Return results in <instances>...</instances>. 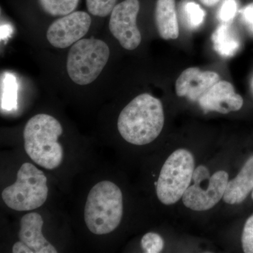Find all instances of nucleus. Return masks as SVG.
I'll use <instances>...</instances> for the list:
<instances>
[{"instance_id": "obj_8", "label": "nucleus", "mask_w": 253, "mask_h": 253, "mask_svg": "<svg viewBox=\"0 0 253 253\" xmlns=\"http://www.w3.org/2000/svg\"><path fill=\"white\" fill-rule=\"evenodd\" d=\"M91 23L89 14L85 11H73L58 18L46 32V38L51 46L64 49L72 46L89 31Z\"/></svg>"}, {"instance_id": "obj_26", "label": "nucleus", "mask_w": 253, "mask_h": 253, "mask_svg": "<svg viewBox=\"0 0 253 253\" xmlns=\"http://www.w3.org/2000/svg\"><path fill=\"white\" fill-rule=\"evenodd\" d=\"M252 85H253V84H252Z\"/></svg>"}, {"instance_id": "obj_24", "label": "nucleus", "mask_w": 253, "mask_h": 253, "mask_svg": "<svg viewBox=\"0 0 253 253\" xmlns=\"http://www.w3.org/2000/svg\"><path fill=\"white\" fill-rule=\"evenodd\" d=\"M199 1L208 7H212L217 5L221 0H199Z\"/></svg>"}, {"instance_id": "obj_15", "label": "nucleus", "mask_w": 253, "mask_h": 253, "mask_svg": "<svg viewBox=\"0 0 253 253\" xmlns=\"http://www.w3.org/2000/svg\"><path fill=\"white\" fill-rule=\"evenodd\" d=\"M212 45L216 52L224 57L236 54L241 46V40L237 32L230 23H222L212 36Z\"/></svg>"}, {"instance_id": "obj_6", "label": "nucleus", "mask_w": 253, "mask_h": 253, "mask_svg": "<svg viewBox=\"0 0 253 253\" xmlns=\"http://www.w3.org/2000/svg\"><path fill=\"white\" fill-rule=\"evenodd\" d=\"M195 169L193 155L186 149L173 152L163 165L156 186L159 201L172 205L183 197L189 187Z\"/></svg>"}, {"instance_id": "obj_11", "label": "nucleus", "mask_w": 253, "mask_h": 253, "mask_svg": "<svg viewBox=\"0 0 253 253\" xmlns=\"http://www.w3.org/2000/svg\"><path fill=\"white\" fill-rule=\"evenodd\" d=\"M219 81V76L217 73L189 68L183 71L176 80V94L179 97L199 101L203 94Z\"/></svg>"}, {"instance_id": "obj_7", "label": "nucleus", "mask_w": 253, "mask_h": 253, "mask_svg": "<svg viewBox=\"0 0 253 253\" xmlns=\"http://www.w3.org/2000/svg\"><path fill=\"white\" fill-rule=\"evenodd\" d=\"M139 9V0H125L116 5L110 16V31L126 50L136 49L141 42V33L136 24Z\"/></svg>"}, {"instance_id": "obj_25", "label": "nucleus", "mask_w": 253, "mask_h": 253, "mask_svg": "<svg viewBox=\"0 0 253 253\" xmlns=\"http://www.w3.org/2000/svg\"><path fill=\"white\" fill-rule=\"evenodd\" d=\"M252 198H253V193H252Z\"/></svg>"}, {"instance_id": "obj_2", "label": "nucleus", "mask_w": 253, "mask_h": 253, "mask_svg": "<svg viewBox=\"0 0 253 253\" xmlns=\"http://www.w3.org/2000/svg\"><path fill=\"white\" fill-rule=\"evenodd\" d=\"M63 127L58 120L47 114L32 117L23 131L24 148L32 161L46 169L59 167L63 150L59 138Z\"/></svg>"}, {"instance_id": "obj_1", "label": "nucleus", "mask_w": 253, "mask_h": 253, "mask_svg": "<svg viewBox=\"0 0 253 253\" xmlns=\"http://www.w3.org/2000/svg\"><path fill=\"white\" fill-rule=\"evenodd\" d=\"M164 123L161 100L149 94H141L120 113L118 129L125 140L141 146L150 144L160 135Z\"/></svg>"}, {"instance_id": "obj_21", "label": "nucleus", "mask_w": 253, "mask_h": 253, "mask_svg": "<svg viewBox=\"0 0 253 253\" xmlns=\"http://www.w3.org/2000/svg\"><path fill=\"white\" fill-rule=\"evenodd\" d=\"M237 4L236 0H224L218 12V18L222 23H229L236 16Z\"/></svg>"}, {"instance_id": "obj_16", "label": "nucleus", "mask_w": 253, "mask_h": 253, "mask_svg": "<svg viewBox=\"0 0 253 253\" xmlns=\"http://www.w3.org/2000/svg\"><path fill=\"white\" fill-rule=\"evenodd\" d=\"M42 9L51 16H64L77 8L80 0H38Z\"/></svg>"}, {"instance_id": "obj_12", "label": "nucleus", "mask_w": 253, "mask_h": 253, "mask_svg": "<svg viewBox=\"0 0 253 253\" xmlns=\"http://www.w3.org/2000/svg\"><path fill=\"white\" fill-rule=\"evenodd\" d=\"M42 217L37 212L23 216L20 222L18 238L27 245L34 253H56L58 251L42 234Z\"/></svg>"}, {"instance_id": "obj_9", "label": "nucleus", "mask_w": 253, "mask_h": 253, "mask_svg": "<svg viewBox=\"0 0 253 253\" xmlns=\"http://www.w3.org/2000/svg\"><path fill=\"white\" fill-rule=\"evenodd\" d=\"M229 182V174L225 171H218L211 176L206 187L198 182L189 186L184 193L182 201L186 207L195 211H206L220 201Z\"/></svg>"}, {"instance_id": "obj_17", "label": "nucleus", "mask_w": 253, "mask_h": 253, "mask_svg": "<svg viewBox=\"0 0 253 253\" xmlns=\"http://www.w3.org/2000/svg\"><path fill=\"white\" fill-rule=\"evenodd\" d=\"M117 0H86V8L91 15L106 17L111 14Z\"/></svg>"}, {"instance_id": "obj_20", "label": "nucleus", "mask_w": 253, "mask_h": 253, "mask_svg": "<svg viewBox=\"0 0 253 253\" xmlns=\"http://www.w3.org/2000/svg\"><path fill=\"white\" fill-rule=\"evenodd\" d=\"M241 242L244 253H253V214L245 223Z\"/></svg>"}, {"instance_id": "obj_19", "label": "nucleus", "mask_w": 253, "mask_h": 253, "mask_svg": "<svg viewBox=\"0 0 253 253\" xmlns=\"http://www.w3.org/2000/svg\"><path fill=\"white\" fill-rule=\"evenodd\" d=\"M141 246L145 253H161L164 247V241L159 234L156 233H147L141 239Z\"/></svg>"}, {"instance_id": "obj_14", "label": "nucleus", "mask_w": 253, "mask_h": 253, "mask_svg": "<svg viewBox=\"0 0 253 253\" xmlns=\"http://www.w3.org/2000/svg\"><path fill=\"white\" fill-rule=\"evenodd\" d=\"M155 21L163 39L176 40L179 35L175 0H157L155 8Z\"/></svg>"}, {"instance_id": "obj_22", "label": "nucleus", "mask_w": 253, "mask_h": 253, "mask_svg": "<svg viewBox=\"0 0 253 253\" xmlns=\"http://www.w3.org/2000/svg\"><path fill=\"white\" fill-rule=\"evenodd\" d=\"M241 18L245 26L253 34V2L248 4L242 10Z\"/></svg>"}, {"instance_id": "obj_3", "label": "nucleus", "mask_w": 253, "mask_h": 253, "mask_svg": "<svg viewBox=\"0 0 253 253\" xmlns=\"http://www.w3.org/2000/svg\"><path fill=\"white\" fill-rule=\"evenodd\" d=\"M123 214V194L116 184L102 181L93 186L84 207V221L92 234L112 232L119 226Z\"/></svg>"}, {"instance_id": "obj_13", "label": "nucleus", "mask_w": 253, "mask_h": 253, "mask_svg": "<svg viewBox=\"0 0 253 253\" xmlns=\"http://www.w3.org/2000/svg\"><path fill=\"white\" fill-rule=\"evenodd\" d=\"M253 189V156L249 158L238 175L228 182L223 200L227 204H241Z\"/></svg>"}, {"instance_id": "obj_4", "label": "nucleus", "mask_w": 253, "mask_h": 253, "mask_svg": "<svg viewBox=\"0 0 253 253\" xmlns=\"http://www.w3.org/2000/svg\"><path fill=\"white\" fill-rule=\"evenodd\" d=\"M47 178L29 163H23L12 185L3 190V201L16 211H31L41 207L48 197Z\"/></svg>"}, {"instance_id": "obj_18", "label": "nucleus", "mask_w": 253, "mask_h": 253, "mask_svg": "<svg viewBox=\"0 0 253 253\" xmlns=\"http://www.w3.org/2000/svg\"><path fill=\"white\" fill-rule=\"evenodd\" d=\"M184 12L186 23L191 28L199 27L206 17L204 9L199 4L191 1L184 5Z\"/></svg>"}, {"instance_id": "obj_10", "label": "nucleus", "mask_w": 253, "mask_h": 253, "mask_svg": "<svg viewBox=\"0 0 253 253\" xmlns=\"http://www.w3.org/2000/svg\"><path fill=\"white\" fill-rule=\"evenodd\" d=\"M199 102L206 112L216 111L226 114L239 111L244 105V99L241 95L236 94L230 83L219 81L203 94Z\"/></svg>"}, {"instance_id": "obj_23", "label": "nucleus", "mask_w": 253, "mask_h": 253, "mask_svg": "<svg viewBox=\"0 0 253 253\" xmlns=\"http://www.w3.org/2000/svg\"><path fill=\"white\" fill-rule=\"evenodd\" d=\"M12 252L14 253H34L27 245L21 241L15 243L13 246Z\"/></svg>"}, {"instance_id": "obj_5", "label": "nucleus", "mask_w": 253, "mask_h": 253, "mask_svg": "<svg viewBox=\"0 0 253 253\" xmlns=\"http://www.w3.org/2000/svg\"><path fill=\"white\" fill-rule=\"evenodd\" d=\"M109 57V47L104 41L93 38L80 40L68 53V76L79 85H87L99 77Z\"/></svg>"}]
</instances>
